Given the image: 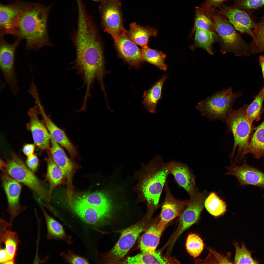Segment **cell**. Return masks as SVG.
I'll return each instance as SVG.
<instances>
[{
	"instance_id": "16",
	"label": "cell",
	"mask_w": 264,
	"mask_h": 264,
	"mask_svg": "<svg viewBox=\"0 0 264 264\" xmlns=\"http://www.w3.org/2000/svg\"><path fill=\"white\" fill-rule=\"evenodd\" d=\"M39 109L36 105L29 110L28 114L29 121L27 128L32 133L35 145L42 151L49 150L51 136L43 121L39 119Z\"/></svg>"
},
{
	"instance_id": "20",
	"label": "cell",
	"mask_w": 264,
	"mask_h": 264,
	"mask_svg": "<svg viewBox=\"0 0 264 264\" xmlns=\"http://www.w3.org/2000/svg\"><path fill=\"white\" fill-rule=\"evenodd\" d=\"M144 230L143 225L139 224L123 231L117 242L110 252L112 258L117 260L123 257L134 245Z\"/></svg>"
},
{
	"instance_id": "30",
	"label": "cell",
	"mask_w": 264,
	"mask_h": 264,
	"mask_svg": "<svg viewBox=\"0 0 264 264\" xmlns=\"http://www.w3.org/2000/svg\"><path fill=\"white\" fill-rule=\"evenodd\" d=\"M248 153L252 154L254 158L264 157V120L256 127L252 134Z\"/></svg>"
},
{
	"instance_id": "45",
	"label": "cell",
	"mask_w": 264,
	"mask_h": 264,
	"mask_svg": "<svg viewBox=\"0 0 264 264\" xmlns=\"http://www.w3.org/2000/svg\"><path fill=\"white\" fill-rule=\"evenodd\" d=\"M9 260V258L5 248H3L0 246V264H5Z\"/></svg>"
},
{
	"instance_id": "13",
	"label": "cell",
	"mask_w": 264,
	"mask_h": 264,
	"mask_svg": "<svg viewBox=\"0 0 264 264\" xmlns=\"http://www.w3.org/2000/svg\"><path fill=\"white\" fill-rule=\"evenodd\" d=\"M1 177L8 200L7 211L9 216V223L11 228L14 219L26 207L22 206L20 203V197L22 188L20 183L4 171L2 173Z\"/></svg>"
},
{
	"instance_id": "12",
	"label": "cell",
	"mask_w": 264,
	"mask_h": 264,
	"mask_svg": "<svg viewBox=\"0 0 264 264\" xmlns=\"http://www.w3.org/2000/svg\"><path fill=\"white\" fill-rule=\"evenodd\" d=\"M127 33H107L112 36L120 57L131 66L138 68L144 61L141 50L130 39Z\"/></svg>"
},
{
	"instance_id": "41",
	"label": "cell",
	"mask_w": 264,
	"mask_h": 264,
	"mask_svg": "<svg viewBox=\"0 0 264 264\" xmlns=\"http://www.w3.org/2000/svg\"><path fill=\"white\" fill-rule=\"evenodd\" d=\"M60 255L62 257L63 259L65 262L70 264H89L88 258L76 254L71 250H68L67 253L62 252L60 253Z\"/></svg>"
},
{
	"instance_id": "48",
	"label": "cell",
	"mask_w": 264,
	"mask_h": 264,
	"mask_svg": "<svg viewBox=\"0 0 264 264\" xmlns=\"http://www.w3.org/2000/svg\"><path fill=\"white\" fill-rule=\"evenodd\" d=\"M263 197H264V196H263Z\"/></svg>"
},
{
	"instance_id": "39",
	"label": "cell",
	"mask_w": 264,
	"mask_h": 264,
	"mask_svg": "<svg viewBox=\"0 0 264 264\" xmlns=\"http://www.w3.org/2000/svg\"><path fill=\"white\" fill-rule=\"evenodd\" d=\"M235 254L234 261L235 264H257L258 262L251 256L252 252L248 250L245 244L242 243L241 247L237 243L234 244Z\"/></svg>"
},
{
	"instance_id": "47",
	"label": "cell",
	"mask_w": 264,
	"mask_h": 264,
	"mask_svg": "<svg viewBox=\"0 0 264 264\" xmlns=\"http://www.w3.org/2000/svg\"><path fill=\"white\" fill-rule=\"evenodd\" d=\"M93 1L95 2H99L101 1V0H92Z\"/></svg>"
},
{
	"instance_id": "36",
	"label": "cell",
	"mask_w": 264,
	"mask_h": 264,
	"mask_svg": "<svg viewBox=\"0 0 264 264\" xmlns=\"http://www.w3.org/2000/svg\"><path fill=\"white\" fill-rule=\"evenodd\" d=\"M195 42L197 46L205 49L212 55V45L213 42L214 31L195 29Z\"/></svg>"
},
{
	"instance_id": "21",
	"label": "cell",
	"mask_w": 264,
	"mask_h": 264,
	"mask_svg": "<svg viewBox=\"0 0 264 264\" xmlns=\"http://www.w3.org/2000/svg\"><path fill=\"white\" fill-rule=\"evenodd\" d=\"M40 113L43 121L53 139L67 151L71 158L74 159L78 156L76 147L71 142L64 131L58 127L45 112L44 109L40 110Z\"/></svg>"
},
{
	"instance_id": "31",
	"label": "cell",
	"mask_w": 264,
	"mask_h": 264,
	"mask_svg": "<svg viewBox=\"0 0 264 264\" xmlns=\"http://www.w3.org/2000/svg\"><path fill=\"white\" fill-rule=\"evenodd\" d=\"M264 101V89H261L255 96L253 101L248 105L246 110V115L248 121L252 123L254 121H258L261 119L264 112L263 103Z\"/></svg>"
},
{
	"instance_id": "14",
	"label": "cell",
	"mask_w": 264,
	"mask_h": 264,
	"mask_svg": "<svg viewBox=\"0 0 264 264\" xmlns=\"http://www.w3.org/2000/svg\"><path fill=\"white\" fill-rule=\"evenodd\" d=\"M226 168V175L235 176L238 180V187L251 185L264 189V173L258 169L249 165L246 159L242 165H238L231 162Z\"/></svg>"
},
{
	"instance_id": "44",
	"label": "cell",
	"mask_w": 264,
	"mask_h": 264,
	"mask_svg": "<svg viewBox=\"0 0 264 264\" xmlns=\"http://www.w3.org/2000/svg\"><path fill=\"white\" fill-rule=\"evenodd\" d=\"M35 150V145L33 144H26L23 146L22 148L23 153L27 157L33 154Z\"/></svg>"
},
{
	"instance_id": "43",
	"label": "cell",
	"mask_w": 264,
	"mask_h": 264,
	"mask_svg": "<svg viewBox=\"0 0 264 264\" xmlns=\"http://www.w3.org/2000/svg\"><path fill=\"white\" fill-rule=\"evenodd\" d=\"M226 0H206L202 5V8L206 12L219 6Z\"/></svg>"
},
{
	"instance_id": "19",
	"label": "cell",
	"mask_w": 264,
	"mask_h": 264,
	"mask_svg": "<svg viewBox=\"0 0 264 264\" xmlns=\"http://www.w3.org/2000/svg\"><path fill=\"white\" fill-rule=\"evenodd\" d=\"M219 6V12L228 19L236 30L251 36L256 23L252 15L234 6L230 7L220 5Z\"/></svg>"
},
{
	"instance_id": "18",
	"label": "cell",
	"mask_w": 264,
	"mask_h": 264,
	"mask_svg": "<svg viewBox=\"0 0 264 264\" xmlns=\"http://www.w3.org/2000/svg\"><path fill=\"white\" fill-rule=\"evenodd\" d=\"M164 188L165 197L161 206L160 220L157 224L162 232L166 225L178 215L188 204L189 200L176 199L172 194L167 181Z\"/></svg>"
},
{
	"instance_id": "7",
	"label": "cell",
	"mask_w": 264,
	"mask_h": 264,
	"mask_svg": "<svg viewBox=\"0 0 264 264\" xmlns=\"http://www.w3.org/2000/svg\"><path fill=\"white\" fill-rule=\"evenodd\" d=\"M3 171L33 190L44 202L49 209L51 200L49 191L42 184L37 176L19 157L14 154L6 163Z\"/></svg>"
},
{
	"instance_id": "2",
	"label": "cell",
	"mask_w": 264,
	"mask_h": 264,
	"mask_svg": "<svg viewBox=\"0 0 264 264\" xmlns=\"http://www.w3.org/2000/svg\"><path fill=\"white\" fill-rule=\"evenodd\" d=\"M51 6L30 3L22 12L15 35L20 39L26 40L27 49L37 50L44 46H53L47 27Z\"/></svg>"
},
{
	"instance_id": "42",
	"label": "cell",
	"mask_w": 264,
	"mask_h": 264,
	"mask_svg": "<svg viewBox=\"0 0 264 264\" xmlns=\"http://www.w3.org/2000/svg\"><path fill=\"white\" fill-rule=\"evenodd\" d=\"M26 163L27 167L33 172L37 170L39 165V161L35 154H34L27 157Z\"/></svg>"
},
{
	"instance_id": "35",
	"label": "cell",
	"mask_w": 264,
	"mask_h": 264,
	"mask_svg": "<svg viewBox=\"0 0 264 264\" xmlns=\"http://www.w3.org/2000/svg\"><path fill=\"white\" fill-rule=\"evenodd\" d=\"M141 51L143 59L155 65L160 69L166 71L167 66L164 62L166 55L162 52L148 47L142 48Z\"/></svg>"
},
{
	"instance_id": "1",
	"label": "cell",
	"mask_w": 264,
	"mask_h": 264,
	"mask_svg": "<svg viewBox=\"0 0 264 264\" xmlns=\"http://www.w3.org/2000/svg\"><path fill=\"white\" fill-rule=\"evenodd\" d=\"M77 27L71 35L75 46L76 58L70 64L77 74L81 76L83 84L80 88H86L85 93L91 94L96 81L101 88H104L105 75L103 47L96 26L85 7L78 8Z\"/></svg>"
},
{
	"instance_id": "9",
	"label": "cell",
	"mask_w": 264,
	"mask_h": 264,
	"mask_svg": "<svg viewBox=\"0 0 264 264\" xmlns=\"http://www.w3.org/2000/svg\"><path fill=\"white\" fill-rule=\"evenodd\" d=\"M99 9L104 31L117 34L127 32L123 26L120 0H102Z\"/></svg>"
},
{
	"instance_id": "15",
	"label": "cell",
	"mask_w": 264,
	"mask_h": 264,
	"mask_svg": "<svg viewBox=\"0 0 264 264\" xmlns=\"http://www.w3.org/2000/svg\"><path fill=\"white\" fill-rule=\"evenodd\" d=\"M166 165L177 184L187 192L190 199H194L199 195L201 192L196 186L195 176L192 170L186 164L174 160L166 163Z\"/></svg>"
},
{
	"instance_id": "27",
	"label": "cell",
	"mask_w": 264,
	"mask_h": 264,
	"mask_svg": "<svg viewBox=\"0 0 264 264\" xmlns=\"http://www.w3.org/2000/svg\"><path fill=\"white\" fill-rule=\"evenodd\" d=\"M168 75H164L150 89L145 91L143 95V103L145 108L150 112L156 113V108L159 101L162 98V88Z\"/></svg>"
},
{
	"instance_id": "10",
	"label": "cell",
	"mask_w": 264,
	"mask_h": 264,
	"mask_svg": "<svg viewBox=\"0 0 264 264\" xmlns=\"http://www.w3.org/2000/svg\"><path fill=\"white\" fill-rule=\"evenodd\" d=\"M51 147L49 151L55 163L61 169L65 177L67 186V198L71 201L74 187L73 181L74 175L80 166L72 158H69L60 145L51 136Z\"/></svg>"
},
{
	"instance_id": "29",
	"label": "cell",
	"mask_w": 264,
	"mask_h": 264,
	"mask_svg": "<svg viewBox=\"0 0 264 264\" xmlns=\"http://www.w3.org/2000/svg\"><path fill=\"white\" fill-rule=\"evenodd\" d=\"M75 199L94 207L108 215L111 209L109 200L105 194L101 192L85 194Z\"/></svg>"
},
{
	"instance_id": "24",
	"label": "cell",
	"mask_w": 264,
	"mask_h": 264,
	"mask_svg": "<svg viewBox=\"0 0 264 264\" xmlns=\"http://www.w3.org/2000/svg\"><path fill=\"white\" fill-rule=\"evenodd\" d=\"M46 226L47 238L49 240L64 241L70 245L73 243L72 237L66 233L62 226L47 212L43 206L40 205Z\"/></svg>"
},
{
	"instance_id": "32",
	"label": "cell",
	"mask_w": 264,
	"mask_h": 264,
	"mask_svg": "<svg viewBox=\"0 0 264 264\" xmlns=\"http://www.w3.org/2000/svg\"><path fill=\"white\" fill-rule=\"evenodd\" d=\"M167 261L163 258L159 252H143L127 258L123 263L126 264H165Z\"/></svg>"
},
{
	"instance_id": "11",
	"label": "cell",
	"mask_w": 264,
	"mask_h": 264,
	"mask_svg": "<svg viewBox=\"0 0 264 264\" xmlns=\"http://www.w3.org/2000/svg\"><path fill=\"white\" fill-rule=\"evenodd\" d=\"M30 3L17 1L0 6V35H16L21 15Z\"/></svg>"
},
{
	"instance_id": "37",
	"label": "cell",
	"mask_w": 264,
	"mask_h": 264,
	"mask_svg": "<svg viewBox=\"0 0 264 264\" xmlns=\"http://www.w3.org/2000/svg\"><path fill=\"white\" fill-rule=\"evenodd\" d=\"M204 246L203 241L199 235L193 233L188 235L186 247L187 252L191 256L194 258L198 256L203 251Z\"/></svg>"
},
{
	"instance_id": "46",
	"label": "cell",
	"mask_w": 264,
	"mask_h": 264,
	"mask_svg": "<svg viewBox=\"0 0 264 264\" xmlns=\"http://www.w3.org/2000/svg\"><path fill=\"white\" fill-rule=\"evenodd\" d=\"M259 65L261 67L264 80V85L263 88L264 89V55H260L259 57Z\"/></svg>"
},
{
	"instance_id": "4",
	"label": "cell",
	"mask_w": 264,
	"mask_h": 264,
	"mask_svg": "<svg viewBox=\"0 0 264 264\" xmlns=\"http://www.w3.org/2000/svg\"><path fill=\"white\" fill-rule=\"evenodd\" d=\"M248 105L244 104L237 110L231 109L225 121L234 138L233 147L229 156L231 162L235 164L241 162L248 153L252 136L256 128L246 117Z\"/></svg>"
},
{
	"instance_id": "6",
	"label": "cell",
	"mask_w": 264,
	"mask_h": 264,
	"mask_svg": "<svg viewBox=\"0 0 264 264\" xmlns=\"http://www.w3.org/2000/svg\"><path fill=\"white\" fill-rule=\"evenodd\" d=\"M229 87L213 94L199 102L196 109L210 120L225 121L235 101L243 94L241 91L235 93Z\"/></svg>"
},
{
	"instance_id": "23",
	"label": "cell",
	"mask_w": 264,
	"mask_h": 264,
	"mask_svg": "<svg viewBox=\"0 0 264 264\" xmlns=\"http://www.w3.org/2000/svg\"><path fill=\"white\" fill-rule=\"evenodd\" d=\"M8 227L9 225L7 222L4 221L0 222V244L3 243L5 246L8 260H15L20 240L17 232L8 229Z\"/></svg>"
},
{
	"instance_id": "33",
	"label": "cell",
	"mask_w": 264,
	"mask_h": 264,
	"mask_svg": "<svg viewBox=\"0 0 264 264\" xmlns=\"http://www.w3.org/2000/svg\"><path fill=\"white\" fill-rule=\"evenodd\" d=\"M251 43L254 54L264 52V15L260 21L256 22L251 36Z\"/></svg>"
},
{
	"instance_id": "26",
	"label": "cell",
	"mask_w": 264,
	"mask_h": 264,
	"mask_svg": "<svg viewBox=\"0 0 264 264\" xmlns=\"http://www.w3.org/2000/svg\"><path fill=\"white\" fill-rule=\"evenodd\" d=\"M130 29L127 35L129 38L136 44L142 48L148 47L147 44L149 37L156 36L157 34L156 29L149 26L143 27L134 22L130 24Z\"/></svg>"
},
{
	"instance_id": "22",
	"label": "cell",
	"mask_w": 264,
	"mask_h": 264,
	"mask_svg": "<svg viewBox=\"0 0 264 264\" xmlns=\"http://www.w3.org/2000/svg\"><path fill=\"white\" fill-rule=\"evenodd\" d=\"M70 208L83 220L90 225L98 224L108 215L97 208L76 199H72Z\"/></svg>"
},
{
	"instance_id": "5",
	"label": "cell",
	"mask_w": 264,
	"mask_h": 264,
	"mask_svg": "<svg viewBox=\"0 0 264 264\" xmlns=\"http://www.w3.org/2000/svg\"><path fill=\"white\" fill-rule=\"evenodd\" d=\"M207 13L212 21L214 28L220 36L221 51L230 52L238 56H248L253 54L251 43L246 42L230 23L215 9Z\"/></svg>"
},
{
	"instance_id": "28",
	"label": "cell",
	"mask_w": 264,
	"mask_h": 264,
	"mask_svg": "<svg viewBox=\"0 0 264 264\" xmlns=\"http://www.w3.org/2000/svg\"><path fill=\"white\" fill-rule=\"evenodd\" d=\"M162 232L157 225L149 227L142 236L139 242V247L143 252H153L159 244Z\"/></svg>"
},
{
	"instance_id": "38",
	"label": "cell",
	"mask_w": 264,
	"mask_h": 264,
	"mask_svg": "<svg viewBox=\"0 0 264 264\" xmlns=\"http://www.w3.org/2000/svg\"><path fill=\"white\" fill-rule=\"evenodd\" d=\"M195 29H199L214 31L212 22L207 13L201 8H195Z\"/></svg>"
},
{
	"instance_id": "25",
	"label": "cell",
	"mask_w": 264,
	"mask_h": 264,
	"mask_svg": "<svg viewBox=\"0 0 264 264\" xmlns=\"http://www.w3.org/2000/svg\"><path fill=\"white\" fill-rule=\"evenodd\" d=\"M46 159L47 170L45 176V180L49 183L50 188L49 195L51 199L53 190L56 187L66 184V178L63 172L54 161L49 151Z\"/></svg>"
},
{
	"instance_id": "34",
	"label": "cell",
	"mask_w": 264,
	"mask_h": 264,
	"mask_svg": "<svg viewBox=\"0 0 264 264\" xmlns=\"http://www.w3.org/2000/svg\"><path fill=\"white\" fill-rule=\"evenodd\" d=\"M204 207L210 214L215 216L222 215L226 209L225 202L214 192L211 193L206 198Z\"/></svg>"
},
{
	"instance_id": "8",
	"label": "cell",
	"mask_w": 264,
	"mask_h": 264,
	"mask_svg": "<svg viewBox=\"0 0 264 264\" xmlns=\"http://www.w3.org/2000/svg\"><path fill=\"white\" fill-rule=\"evenodd\" d=\"M0 35V66L5 82L10 86L13 95L19 90L18 81L14 69V56L20 40L19 38L12 44L7 43Z\"/></svg>"
},
{
	"instance_id": "40",
	"label": "cell",
	"mask_w": 264,
	"mask_h": 264,
	"mask_svg": "<svg viewBox=\"0 0 264 264\" xmlns=\"http://www.w3.org/2000/svg\"><path fill=\"white\" fill-rule=\"evenodd\" d=\"M234 6L252 15L254 12L264 6V0H235Z\"/></svg>"
},
{
	"instance_id": "17",
	"label": "cell",
	"mask_w": 264,
	"mask_h": 264,
	"mask_svg": "<svg viewBox=\"0 0 264 264\" xmlns=\"http://www.w3.org/2000/svg\"><path fill=\"white\" fill-rule=\"evenodd\" d=\"M208 194L207 191H203L196 198L189 199L188 204L179 215V225L174 241L198 220Z\"/></svg>"
},
{
	"instance_id": "3",
	"label": "cell",
	"mask_w": 264,
	"mask_h": 264,
	"mask_svg": "<svg viewBox=\"0 0 264 264\" xmlns=\"http://www.w3.org/2000/svg\"><path fill=\"white\" fill-rule=\"evenodd\" d=\"M140 189L142 200L147 204L151 215L160 206L163 188L170 174L161 156L157 155L147 164L142 165Z\"/></svg>"
}]
</instances>
